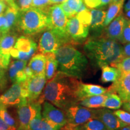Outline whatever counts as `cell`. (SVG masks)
<instances>
[{"mask_svg": "<svg viewBox=\"0 0 130 130\" xmlns=\"http://www.w3.org/2000/svg\"><path fill=\"white\" fill-rule=\"evenodd\" d=\"M107 97L103 104L104 108L110 110H119L122 106L123 102L118 94L107 91Z\"/></svg>", "mask_w": 130, "mask_h": 130, "instance_id": "obj_27", "label": "cell"}, {"mask_svg": "<svg viewBox=\"0 0 130 130\" xmlns=\"http://www.w3.org/2000/svg\"><path fill=\"white\" fill-rule=\"evenodd\" d=\"M7 68H6L4 66V65L2 63V60H1V56H0V83L2 79L4 78V76L5 75V72H6Z\"/></svg>", "mask_w": 130, "mask_h": 130, "instance_id": "obj_41", "label": "cell"}, {"mask_svg": "<svg viewBox=\"0 0 130 130\" xmlns=\"http://www.w3.org/2000/svg\"><path fill=\"white\" fill-rule=\"evenodd\" d=\"M119 1H120V0H112V2H111V3H116V2H118Z\"/></svg>", "mask_w": 130, "mask_h": 130, "instance_id": "obj_53", "label": "cell"}, {"mask_svg": "<svg viewBox=\"0 0 130 130\" xmlns=\"http://www.w3.org/2000/svg\"><path fill=\"white\" fill-rule=\"evenodd\" d=\"M107 97L106 93L102 95L93 96L83 99L79 102V105L91 108V109H97L102 108L103 104Z\"/></svg>", "mask_w": 130, "mask_h": 130, "instance_id": "obj_24", "label": "cell"}, {"mask_svg": "<svg viewBox=\"0 0 130 130\" xmlns=\"http://www.w3.org/2000/svg\"><path fill=\"white\" fill-rule=\"evenodd\" d=\"M6 24V19L3 14H0V30L4 27Z\"/></svg>", "mask_w": 130, "mask_h": 130, "instance_id": "obj_45", "label": "cell"}, {"mask_svg": "<svg viewBox=\"0 0 130 130\" xmlns=\"http://www.w3.org/2000/svg\"><path fill=\"white\" fill-rule=\"evenodd\" d=\"M14 48L19 51L26 53L31 58L37 50L36 43L26 36H21L16 40Z\"/></svg>", "mask_w": 130, "mask_h": 130, "instance_id": "obj_21", "label": "cell"}, {"mask_svg": "<svg viewBox=\"0 0 130 130\" xmlns=\"http://www.w3.org/2000/svg\"><path fill=\"white\" fill-rule=\"evenodd\" d=\"M24 71H25V73L26 75H27V78H28L31 77L33 76V74H32L31 70L30 69V68H29L28 66H26L25 69H24Z\"/></svg>", "mask_w": 130, "mask_h": 130, "instance_id": "obj_46", "label": "cell"}, {"mask_svg": "<svg viewBox=\"0 0 130 130\" xmlns=\"http://www.w3.org/2000/svg\"><path fill=\"white\" fill-rule=\"evenodd\" d=\"M7 7V4L5 1H0V14H3Z\"/></svg>", "mask_w": 130, "mask_h": 130, "instance_id": "obj_42", "label": "cell"}, {"mask_svg": "<svg viewBox=\"0 0 130 130\" xmlns=\"http://www.w3.org/2000/svg\"><path fill=\"white\" fill-rule=\"evenodd\" d=\"M10 56H12L14 58H18L19 56V51L15 48H12V50L10 51Z\"/></svg>", "mask_w": 130, "mask_h": 130, "instance_id": "obj_44", "label": "cell"}, {"mask_svg": "<svg viewBox=\"0 0 130 130\" xmlns=\"http://www.w3.org/2000/svg\"><path fill=\"white\" fill-rule=\"evenodd\" d=\"M94 118L102 122L108 130H118L123 126L128 125L120 119L114 113V111L107 108H100L94 109Z\"/></svg>", "mask_w": 130, "mask_h": 130, "instance_id": "obj_10", "label": "cell"}, {"mask_svg": "<svg viewBox=\"0 0 130 130\" xmlns=\"http://www.w3.org/2000/svg\"><path fill=\"white\" fill-rule=\"evenodd\" d=\"M90 28L86 27L76 16L68 19L67 32L72 41L81 42L88 37Z\"/></svg>", "mask_w": 130, "mask_h": 130, "instance_id": "obj_12", "label": "cell"}, {"mask_svg": "<svg viewBox=\"0 0 130 130\" xmlns=\"http://www.w3.org/2000/svg\"><path fill=\"white\" fill-rule=\"evenodd\" d=\"M46 82V76L45 75H42L28 78L27 80L21 83L28 92L27 99L31 101H36L44 89Z\"/></svg>", "mask_w": 130, "mask_h": 130, "instance_id": "obj_11", "label": "cell"}, {"mask_svg": "<svg viewBox=\"0 0 130 130\" xmlns=\"http://www.w3.org/2000/svg\"><path fill=\"white\" fill-rule=\"evenodd\" d=\"M0 1H5V0H0Z\"/></svg>", "mask_w": 130, "mask_h": 130, "instance_id": "obj_55", "label": "cell"}, {"mask_svg": "<svg viewBox=\"0 0 130 130\" xmlns=\"http://www.w3.org/2000/svg\"><path fill=\"white\" fill-rule=\"evenodd\" d=\"M19 10L13 4L7 5V7L5 11V17L6 19V24L4 27L1 29L2 34L12 30L13 27L17 24L19 16Z\"/></svg>", "mask_w": 130, "mask_h": 130, "instance_id": "obj_19", "label": "cell"}, {"mask_svg": "<svg viewBox=\"0 0 130 130\" xmlns=\"http://www.w3.org/2000/svg\"><path fill=\"white\" fill-rule=\"evenodd\" d=\"M71 130H108L100 120L93 118L82 124L72 128Z\"/></svg>", "mask_w": 130, "mask_h": 130, "instance_id": "obj_28", "label": "cell"}, {"mask_svg": "<svg viewBox=\"0 0 130 130\" xmlns=\"http://www.w3.org/2000/svg\"><path fill=\"white\" fill-rule=\"evenodd\" d=\"M51 4L50 0H32L31 7L39 9L47 13Z\"/></svg>", "mask_w": 130, "mask_h": 130, "instance_id": "obj_33", "label": "cell"}, {"mask_svg": "<svg viewBox=\"0 0 130 130\" xmlns=\"http://www.w3.org/2000/svg\"><path fill=\"white\" fill-rule=\"evenodd\" d=\"M60 6L61 8H62L63 12H64L65 14H66V16L68 17V18H71L74 17V16H75L76 14H77V13H76L74 10H72L68 6V5L67 4L66 1H64V2H63L61 3V4H60Z\"/></svg>", "mask_w": 130, "mask_h": 130, "instance_id": "obj_37", "label": "cell"}, {"mask_svg": "<svg viewBox=\"0 0 130 130\" xmlns=\"http://www.w3.org/2000/svg\"><path fill=\"white\" fill-rule=\"evenodd\" d=\"M122 51L123 57H130V42L123 45Z\"/></svg>", "mask_w": 130, "mask_h": 130, "instance_id": "obj_40", "label": "cell"}, {"mask_svg": "<svg viewBox=\"0 0 130 130\" xmlns=\"http://www.w3.org/2000/svg\"><path fill=\"white\" fill-rule=\"evenodd\" d=\"M0 130H16V128L8 125L0 118Z\"/></svg>", "mask_w": 130, "mask_h": 130, "instance_id": "obj_39", "label": "cell"}, {"mask_svg": "<svg viewBox=\"0 0 130 130\" xmlns=\"http://www.w3.org/2000/svg\"><path fill=\"white\" fill-rule=\"evenodd\" d=\"M108 91L116 93L123 102L130 99V72L121 75L119 78L108 89Z\"/></svg>", "mask_w": 130, "mask_h": 130, "instance_id": "obj_13", "label": "cell"}, {"mask_svg": "<svg viewBox=\"0 0 130 130\" xmlns=\"http://www.w3.org/2000/svg\"><path fill=\"white\" fill-rule=\"evenodd\" d=\"M84 4L89 9L100 8L102 6L101 0H83Z\"/></svg>", "mask_w": 130, "mask_h": 130, "instance_id": "obj_38", "label": "cell"}, {"mask_svg": "<svg viewBox=\"0 0 130 130\" xmlns=\"http://www.w3.org/2000/svg\"><path fill=\"white\" fill-rule=\"evenodd\" d=\"M130 10V0H128L127 2L125 3L124 6V11L125 12H127V11Z\"/></svg>", "mask_w": 130, "mask_h": 130, "instance_id": "obj_49", "label": "cell"}, {"mask_svg": "<svg viewBox=\"0 0 130 130\" xmlns=\"http://www.w3.org/2000/svg\"><path fill=\"white\" fill-rule=\"evenodd\" d=\"M79 83L80 81L76 78L57 71L54 77L46 83L38 101L42 104L47 101L65 111L79 104L78 92Z\"/></svg>", "mask_w": 130, "mask_h": 130, "instance_id": "obj_1", "label": "cell"}, {"mask_svg": "<svg viewBox=\"0 0 130 130\" xmlns=\"http://www.w3.org/2000/svg\"><path fill=\"white\" fill-rule=\"evenodd\" d=\"M107 91L108 89H105L102 86L92 84H85L80 81L78 95L80 101L86 98L104 94Z\"/></svg>", "mask_w": 130, "mask_h": 130, "instance_id": "obj_17", "label": "cell"}, {"mask_svg": "<svg viewBox=\"0 0 130 130\" xmlns=\"http://www.w3.org/2000/svg\"><path fill=\"white\" fill-rule=\"evenodd\" d=\"M46 61V56L42 54H37L32 57L28 63V66L31 70L33 76L45 75Z\"/></svg>", "mask_w": 130, "mask_h": 130, "instance_id": "obj_20", "label": "cell"}, {"mask_svg": "<svg viewBox=\"0 0 130 130\" xmlns=\"http://www.w3.org/2000/svg\"><path fill=\"white\" fill-rule=\"evenodd\" d=\"M66 2L68 6L77 14L81 11L87 9L83 0H66Z\"/></svg>", "mask_w": 130, "mask_h": 130, "instance_id": "obj_34", "label": "cell"}, {"mask_svg": "<svg viewBox=\"0 0 130 130\" xmlns=\"http://www.w3.org/2000/svg\"><path fill=\"white\" fill-rule=\"evenodd\" d=\"M1 35H2V32H1V30H0V38H1Z\"/></svg>", "mask_w": 130, "mask_h": 130, "instance_id": "obj_54", "label": "cell"}, {"mask_svg": "<svg viewBox=\"0 0 130 130\" xmlns=\"http://www.w3.org/2000/svg\"><path fill=\"white\" fill-rule=\"evenodd\" d=\"M18 35L14 31H10L2 34L0 38V54H10V51L13 48V45L17 39Z\"/></svg>", "mask_w": 130, "mask_h": 130, "instance_id": "obj_22", "label": "cell"}, {"mask_svg": "<svg viewBox=\"0 0 130 130\" xmlns=\"http://www.w3.org/2000/svg\"><path fill=\"white\" fill-rule=\"evenodd\" d=\"M125 13H126V16H127L128 18L130 19V10H129L127 11V12H126Z\"/></svg>", "mask_w": 130, "mask_h": 130, "instance_id": "obj_52", "label": "cell"}, {"mask_svg": "<svg viewBox=\"0 0 130 130\" xmlns=\"http://www.w3.org/2000/svg\"><path fill=\"white\" fill-rule=\"evenodd\" d=\"M40 108H42L41 104L38 101H31L22 98L18 104L17 113L19 119L18 130H28L29 123Z\"/></svg>", "mask_w": 130, "mask_h": 130, "instance_id": "obj_8", "label": "cell"}, {"mask_svg": "<svg viewBox=\"0 0 130 130\" xmlns=\"http://www.w3.org/2000/svg\"><path fill=\"white\" fill-rule=\"evenodd\" d=\"M64 112L67 118V124L62 128L64 130H71L75 126L94 118L95 116L94 109L79 104L69 107Z\"/></svg>", "mask_w": 130, "mask_h": 130, "instance_id": "obj_6", "label": "cell"}, {"mask_svg": "<svg viewBox=\"0 0 130 130\" xmlns=\"http://www.w3.org/2000/svg\"><path fill=\"white\" fill-rule=\"evenodd\" d=\"M32 0H14L13 4L19 10H24L31 7Z\"/></svg>", "mask_w": 130, "mask_h": 130, "instance_id": "obj_35", "label": "cell"}, {"mask_svg": "<svg viewBox=\"0 0 130 130\" xmlns=\"http://www.w3.org/2000/svg\"><path fill=\"white\" fill-rule=\"evenodd\" d=\"M114 66L118 68L121 75L130 72V57H126L122 58Z\"/></svg>", "mask_w": 130, "mask_h": 130, "instance_id": "obj_32", "label": "cell"}, {"mask_svg": "<svg viewBox=\"0 0 130 130\" xmlns=\"http://www.w3.org/2000/svg\"><path fill=\"white\" fill-rule=\"evenodd\" d=\"M126 18L122 14L115 18L107 27H105V37L119 42L122 32Z\"/></svg>", "mask_w": 130, "mask_h": 130, "instance_id": "obj_14", "label": "cell"}, {"mask_svg": "<svg viewBox=\"0 0 130 130\" xmlns=\"http://www.w3.org/2000/svg\"><path fill=\"white\" fill-rule=\"evenodd\" d=\"M21 84L14 83L6 93L0 96V102L6 106L18 105L22 99Z\"/></svg>", "mask_w": 130, "mask_h": 130, "instance_id": "obj_15", "label": "cell"}, {"mask_svg": "<svg viewBox=\"0 0 130 130\" xmlns=\"http://www.w3.org/2000/svg\"><path fill=\"white\" fill-rule=\"evenodd\" d=\"M66 1V0H50L52 4H60Z\"/></svg>", "mask_w": 130, "mask_h": 130, "instance_id": "obj_48", "label": "cell"}, {"mask_svg": "<svg viewBox=\"0 0 130 130\" xmlns=\"http://www.w3.org/2000/svg\"><path fill=\"white\" fill-rule=\"evenodd\" d=\"M92 21L90 28L95 37H99L104 28V23L106 16V11L103 10L92 9L90 10Z\"/></svg>", "mask_w": 130, "mask_h": 130, "instance_id": "obj_16", "label": "cell"}, {"mask_svg": "<svg viewBox=\"0 0 130 130\" xmlns=\"http://www.w3.org/2000/svg\"><path fill=\"white\" fill-rule=\"evenodd\" d=\"M45 56L46 58L45 76L47 80H50L57 72L58 64L54 53L47 54H45Z\"/></svg>", "mask_w": 130, "mask_h": 130, "instance_id": "obj_26", "label": "cell"}, {"mask_svg": "<svg viewBox=\"0 0 130 130\" xmlns=\"http://www.w3.org/2000/svg\"><path fill=\"white\" fill-rule=\"evenodd\" d=\"M100 68L102 70L101 81L103 83H115L121 76L119 71L115 66L104 64Z\"/></svg>", "mask_w": 130, "mask_h": 130, "instance_id": "obj_23", "label": "cell"}, {"mask_svg": "<svg viewBox=\"0 0 130 130\" xmlns=\"http://www.w3.org/2000/svg\"><path fill=\"white\" fill-rule=\"evenodd\" d=\"M118 130H130V125H128L125 126H123V128H121V129H118Z\"/></svg>", "mask_w": 130, "mask_h": 130, "instance_id": "obj_50", "label": "cell"}, {"mask_svg": "<svg viewBox=\"0 0 130 130\" xmlns=\"http://www.w3.org/2000/svg\"><path fill=\"white\" fill-rule=\"evenodd\" d=\"M18 30L27 35H33L45 30L48 27V14L35 7L19 10L16 24Z\"/></svg>", "mask_w": 130, "mask_h": 130, "instance_id": "obj_4", "label": "cell"}, {"mask_svg": "<svg viewBox=\"0 0 130 130\" xmlns=\"http://www.w3.org/2000/svg\"><path fill=\"white\" fill-rule=\"evenodd\" d=\"M76 17L86 27L90 28L92 21V15H91L90 10L86 9L83 10L81 11L75 15Z\"/></svg>", "mask_w": 130, "mask_h": 130, "instance_id": "obj_30", "label": "cell"}, {"mask_svg": "<svg viewBox=\"0 0 130 130\" xmlns=\"http://www.w3.org/2000/svg\"><path fill=\"white\" fill-rule=\"evenodd\" d=\"M122 48L118 41L106 37L91 39L83 47L87 57L100 68L104 64L115 66L123 58Z\"/></svg>", "mask_w": 130, "mask_h": 130, "instance_id": "obj_2", "label": "cell"}, {"mask_svg": "<svg viewBox=\"0 0 130 130\" xmlns=\"http://www.w3.org/2000/svg\"><path fill=\"white\" fill-rule=\"evenodd\" d=\"M47 14L48 18V28L54 30L63 38L72 43L73 41L67 32L68 18L63 12L60 4L51 6L48 10Z\"/></svg>", "mask_w": 130, "mask_h": 130, "instance_id": "obj_5", "label": "cell"}, {"mask_svg": "<svg viewBox=\"0 0 130 130\" xmlns=\"http://www.w3.org/2000/svg\"><path fill=\"white\" fill-rule=\"evenodd\" d=\"M6 3H7V5H10V4H13V3L14 1V0H5Z\"/></svg>", "mask_w": 130, "mask_h": 130, "instance_id": "obj_51", "label": "cell"}, {"mask_svg": "<svg viewBox=\"0 0 130 130\" xmlns=\"http://www.w3.org/2000/svg\"><path fill=\"white\" fill-rule=\"evenodd\" d=\"M101 1L102 6H106L111 3L112 0H101Z\"/></svg>", "mask_w": 130, "mask_h": 130, "instance_id": "obj_47", "label": "cell"}, {"mask_svg": "<svg viewBox=\"0 0 130 130\" xmlns=\"http://www.w3.org/2000/svg\"><path fill=\"white\" fill-rule=\"evenodd\" d=\"M42 108L39 109L36 116L31 120L28 130H60L61 127L54 125L42 117Z\"/></svg>", "mask_w": 130, "mask_h": 130, "instance_id": "obj_18", "label": "cell"}, {"mask_svg": "<svg viewBox=\"0 0 130 130\" xmlns=\"http://www.w3.org/2000/svg\"><path fill=\"white\" fill-rule=\"evenodd\" d=\"M0 118L12 127L16 128V122L10 114L8 113L7 106L0 102Z\"/></svg>", "mask_w": 130, "mask_h": 130, "instance_id": "obj_29", "label": "cell"}, {"mask_svg": "<svg viewBox=\"0 0 130 130\" xmlns=\"http://www.w3.org/2000/svg\"><path fill=\"white\" fill-rule=\"evenodd\" d=\"M122 108L123 110L130 113V99L127 101L123 102Z\"/></svg>", "mask_w": 130, "mask_h": 130, "instance_id": "obj_43", "label": "cell"}, {"mask_svg": "<svg viewBox=\"0 0 130 130\" xmlns=\"http://www.w3.org/2000/svg\"><path fill=\"white\" fill-rule=\"evenodd\" d=\"M59 72L82 79L88 68V58L71 43L65 44L54 53Z\"/></svg>", "mask_w": 130, "mask_h": 130, "instance_id": "obj_3", "label": "cell"}, {"mask_svg": "<svg viewBox=\"0 0 130 130\" xmlns=\"http://www.w3.org/2000/svg\"><path fill=\"white\" fill-rule=\"evenodd\" d=\"M71 43L51 29L46 28L40 37L38 51L42 54L55 53L58 48L65 44Z\"/></svg>", "mask_w": 130, "mask_h": 130, "instance_id": "obj_7", "label": "cell"}, {"mask_svg": "<svg viewBox=\"0 0 130 130\" xmlns=\"http://www.w3.org/2000/svg\"><path fill=\"white\" fill-rule=\"evenodd\" d=\"M114 113L125 123L130 125V113L122 110H116Z\"/></svg>", "mask_w": 130, "mask_h": 130, "instance_id": "obj_36", "label": "cell"}, {"mask_svg": "<svg viewBox=\"0 0 130 130\" xmlns=\"http://www.w3.org/2000/svg\"><path fill=\"white\" fill-rule=\"evenodd\" d=\"M119 42L122 45L126 44L130 42V19L126 18L122 32L119 40Z\"/></svg>", "mask_w": 130, "mask_h": 130, "instance_id": "obj_31", "label": "cell"}, {"mask_svg": "<svg viewBox=\"0 0 130 130\" xmlns=\"http://www.w3.org/2000/svg\"><path fill=\"white\" fill-rule=\"evenodd\" d=\"M125 0H120L118 2L111 3L106 12V16L104 23V27H107L115 18L121 14L122 8L124 4Z\"/></svg>", "mask_w": 130, "mask_h": 130, "instance_id": "obj_25", "label": "cell"}, {"mask_svg": "<svg viewBox=\"0 0 130 130\" xmlns=\"http://www.w3.org/2000/svg\"><path fill=\"white\" fill-rule=\"evenodd\" d=\"M42 117L54 125L63 127L67 124V118L64 111L56 107L51 102L45 101L42 107Z\"/></svg>", "mask_w": 130, "mask_h": 130, "instance_id": "obj_9", "label": "cell"}]
</instances>
